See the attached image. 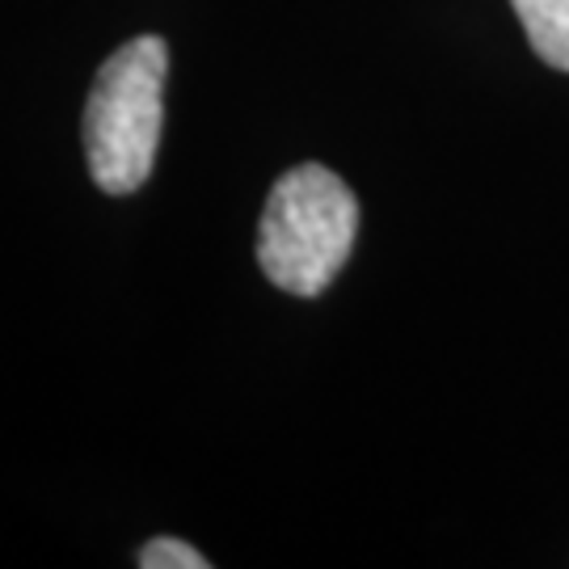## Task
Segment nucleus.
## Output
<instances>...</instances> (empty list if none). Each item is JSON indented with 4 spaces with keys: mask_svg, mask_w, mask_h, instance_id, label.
<instances>
[{
    "mask_svg": "<svg viewBox=\"0 0 569 569\" xmlns=\"http://www.w3.org/2000/svg\"><path fill=\"white\" fill-rule=\"evenodd\" d=\"M169 47L157 34L122 42L98 68L84 102V161L106 194H131L148 182L164 127Z\"/></svg>",
    "mask_w": 569,
    "mask_h": 569,
    "instance_id": "nucleus-1",
    "label": "nucleus"
},
{
    "mask_svg": "<svg viewBox=\"0 0 569 569\" xmlns=\"http://www.w3.org/2000/svg\"><path fill=\"white\" fill-rule=\"evenodd\" d=\"M359 237V199L326 164H296L274 182L258 224V266L291 296H321Z\"/></svg>",
    "mask_w": 569,
    "mask_h": 569,
    "instance_id": "nucleus-2",
    "label": "nucleus"
},
{
    "mask_svg": "<svg viewBox=\"0 0 569 569\" xmlns=\"http://www.w3.org/2000/svg\"><path fill=\"white\" fill-rule=\"evenodd\" d=\"M528 30L531 51L540 60L569 72V0H510Z\"/></svg>",
    "mask_w": 569,
    "mask_h": 569,
    "instance_id": "nucleus-3",
    "label": "nucleus"
},
{
    "mask_svg": "<svg viewBox=\"0 0 569 569\" xmlns=\"http://www.w3.org/2000/svg\"><path fill=\"white\" fill-rule=\"evenodd\" d=\"M140 569H207V557L194 545L186 540H173V536H157L140 549Z\"/></svg>",
    "mask_w": 569,
    "mask_h": 569,
    "instance_id": "nucleus-4",
    "label": "nucleus"
}]
</instances>
